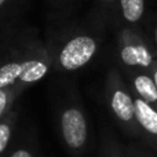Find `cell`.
<instances>
[{
	"instance_id": "cell-1",
	"label": "cell",
	"mask_w": 157,
	"mask_h": 157,
	"mask_svg": "<svg viewBox=\"0 0 157 157\" xmlns=\"http://www.w3.org/2000/svg\"><path fill=\"white\" fill-rule=\"evenodd\" d=\"M105 98L112 116L114 117L123 132L132 138L139 136L132 92L119 69L112 68L106 75Z\"/></svg>"
},
{
	"instance_id": "cell-2",
	"label": "cell",
	"mask_w": 157,
	"mask_h": 157,
	"mask_svg": "<svg viewBox=\"0 0 157 157\" xmlns=\"http://www.w3.org/2000/svg\"><path fill=\"white\" fill-rule=\"evenodd\" d=\"M117 51L123 66L128 71L150 72L157 55L149 41L136 28L123 26L117 33Z\"/></svg>"
},
{
	"instance_id": "cell-3",
	"label": "cell",
	"mask_w": 157,
	"mask_h": 157,
	"mask_svg": "<svg viewBox=\"0 0 157 157\" xmlns=\"http://www.w3.org/2000/svg\"><path fill=\"white\" fill-rule=\"evenodd\" d=\"M101 40L90 32H80L69 37L57 54V66L61 71L75 72L88 65L99 50Z\"/></svg>"
},
{
	"instance_id": "cell-4",
	"label": "cell",
	"mask_w": 157,
	"mask_h": 157,
	"mask_svg": "<svg viewBox=\"0 0 157 157\" xmlns=\"http://www.w3.org/2000/svg\"><path fill=\"white\" fill-rule=\"evenodd\" d=\"M59 131L65 146L73 155H80L87 149L90 127L80 103H71L62 109L59 114Z\"/></svg>"
},
{
	"instance_id": "cell-5",
	"label": "cell",
	"mask_w": 157,
	"mask_h": 157,
	"mask_svg": "<svg viewBox=\"0 0 157 157\" xmlns=\"http://www.w3.org/2000/svg\"><path fill=\"white\" fill-rule=\"evenodd\" d=\"M134 105L139 136L157 153V109L138 97H134Z\"/></svg>"
},
{
	"instance_id": "cell-6",
	"label": "cell",
	"mask_w": 157,
	"mask_h": 157,
	"mask_svg": "<svg viewBox=\"0 0 157 157\" xmlns=\"http://www.w3.org/2000/svg\"><path fill=\"white\" fill-rule=\"evenodd\" d=\"M130 88L134 97L141 98L157 109V86L150 72L130 71Z\"/></svg>"
},
{
	"instance_id": "cell-7",
	"label": "cell",
	"mask_w": 157,
	"mask_h": 157,
	"mask_svg": "<svg viewBox=\"0 0 157 157\" xmlns=\"http://www.w3.org/2000/svg\"><path fill=\"white\" fill-rule=\"evenodd\" d=\"M117 7L123 24L136 28L144 19L146 0H117Z\"/></svg>"
},
{
	"instance_id": "cell-8",
	"label": "cell",
	"mask_w": 157,
	"mask_h": 157,
	"mask_svg": "<svg viewBox=\"0 0 157 157\" xmlns=\"http://www.w3.org/2000/svg\"><path fill=\"white\" fill-rule=\"evenodd\" d=\"M25 71L24 62H10L0 68V88H7L17 81H21Z\"/></svg>"
},
{
	"instance_id": "cell-9",
	"label": "cell",
	"mask_w": 157,
	"mask_h": 157,
	"mask_svg": "<svg viewBox=\"0 0 157 157\" xmlns=\"http://www.w3.org/2000/svg\"><path fill=\"white\" fill-rule=\"evenodd\" d=\"M120 147L121 146L113 141L112 136H108L105 144L102 145V157H125Z\"/></svg>"
},
{
	"instance_id": "cell-10",
	"label": "cell",
	"mask_w": 157,
	"mask_h": 157,
	"mask_svg": "<svg viewBox=\"0 0 157 157\" xmlns=\"http://www.w3.org/2000/svg\"><path fill=\"white\" fill-rule=\"evenodd\" d=\"M11 134H13V124L10 121L0 123V153H3L7 149Z\"/></svg>"
},
{
	"instance_id": "cell-11",
	"label": "cell",
	"mask_w": 157,
	"mask_h": 157,
	"mask_svg": "<svg viewBox=\"0 0 157 157\" xmlns=\"http://www.w3.org/2000/svg\"><path fill=\"white\" fill-rule=\"evenodd\" d=\"M7 103H8L7 91H6V88H0V117L3 116V113L7 109Z\"/></svg>"
},
{
	"instance_id": "cell-12",
	"label": "cell",
	"mask_w": 157,
	"mask_h": 157,
	"mask_svg": "<svg viewBox=\"0 0 157 157\" xmlns=\"http://www.w3.org/2000/svg\"><path fill=\"white\" fill-rule=\"evenodd\" d=\"M128 156L130 157H157L155 155L145 150H139V149H128Z\"/></svg>"
},
{
	"instance_id": "cell-13",
	"label": "cell",
	"mask_w": 157,
	"mask_h": 157,
	"mask_svg": "<svg viewBox=\"0 0 157 157\" xmlns=\"http://www.w3.org/2000/svg\"><path fill=\"white\" fill-rule=\"evenodd\" d=\"M99 4L103 7V10L110 11L117 4V0H99Z\"/></svg>"
},
{
	"instance_id": "cell-14",
	"label": "cell",
	"mask_w": 157,
	"mask_h": 157,
	"mask_svg": "<svg viewBox=\"0 0 157 157\" xmlns=\"http://www.w3.org/2000/svg\"><path fill=\"white\" fill-rule=\"evenodd\" d=\"M10 157H33V155L26 149H18V150H15Z\"/></svg>"
},
{
	"instance_id": "cell-15",
	"label": "cell",
	"mask_w": 157,
	"mask_h": 157,
	"mask_svg": "<svg viewBox=\"0 0 157 157\" xmlns=\"http://www.w3.org/2000/svg\"><path fill=\"white\" fill-rule=\"evenodd\" d=\"M152 35H153V43H155V47H156V50H157V18H156V21L153 22Z\"/></svg>"
},
{
	"instance_id": "cell-16",
	"label": "cell",
	"mask_w": 157,
	"mask_h": 157,
	"mask_svg": "<svg viewBox=\"0 0 157 157\" xmlns=\"http://www.w3.org/2000/svg\"><path fill=\"white\" fill-rule=\"evenodd\" d=\"M150 75H152L153 80H155V83H156V86H157V61L155 62V65L152 66V69H150Z\"/></svg>"
},
{
	"instance_id": "cell-17",
	"label": "cell",
	"mask_w": 157,
	"mask_h": 157,
	"mask_svg": "<svg viewBox=\"0 0 157 157\" xmlns=\"http://www.w3.org/2000/svg\"><path fill=\"white\" fill-rule=\"evenodd\" d=\"M4 2H6V0H0V6H2L3 3H4Z\"/></svg>"
}]
</instances>
